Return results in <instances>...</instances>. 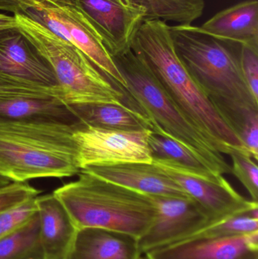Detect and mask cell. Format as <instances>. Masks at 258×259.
Listing matches in <instances>:
<instances>
[{"label": "cell", "mask_w": 258, "mask_h": 259, "mask_svg": "<svg viewBox=\"0 0 258 259\" xmlns=\"http://www.w3.org/2000/svg\"><path fill=\"white\" fill-rule=\"evenodd\" d=\"M36 202L45 258H66L78 228L53 193L36 196Z\"/></svg>", "instance_id": "e0dca14e"}, {"label": "cell", "mask_w": 258, "mask_h": 259, "mask_svg": "<svg viewBox=\"0 0 258 259\" xmlns=\"http://www.w3.org/2000/svg\"><path fill=\"white\" fill-rule=\"evenodd\" d=\"M11 183H12V181H9L7 178H4V177L0 175V188L5 187V186L9 185Z\"/></svg>", "instance_id": "1f68e13d"}, {"label": "cell", "mask_w": 258, "mask_h": 259, "mask_svg": "<svg viewBox=\"0 0 258 259\" xmlns=\"http://www.w3.org/2000/svg\"><path fill=\"white\" fill-rule=\"evenodd\" d=\"M65 259H145L139 238L112 230L83 228L77 230Z\"/></svg>", "instance_id": "2e32d148"}, {"label": "cell", "mask_w": 258, "mask_h": 259, "mask_svg": "<svg viewBox=\"0 0 258 259\" xmlns=\"http://www.w3.org/2000/svg\"><path fill=\"white\" fill-rule=\"evenodd\" d=\"M77 8L96 30L112 57L130 50L136 29L145 20L144 8L132 0H58Z\"/></svg>", "instance_id": "9c48e42d"}, {"label": "cell", "mask_w": 258, "mask_h": 259, "mask_svg": "<svg viewBox=\"0 0 258 259\" xmlns=\"http://www.w3.org/2000/svg\"><path fill=\"white\" fill-rule=\"evenodd\" d=\"M0 259H45L37 213L24 226L0 239Z\"/></svg>", "instance_id": "44dd1931"}, {"label": "cell", "mask_w": 258, "mask_h": 259, "mask_svg": "<svg viewBox=\"0 0 258 259\" xmlns=\"http://www.w3.org/2000/svg\"><path fill=\"white\" fill-rule=\"evenodd\" d=\"M152 133L113 131L80 123L74 132L80 170L88 166L151 163L148 137Z\"/></svg>", "instance_id": "52a82bcc"}, {"label": "cell", "mask_w": 258, "mask_h": 259, "mask_svg": "<svg viewBox=\"0 0 258 259\" xmlns=\"http://www.w3.org/2000/svg\"><path fill=\"white\" fill-rule=\"evenodd\" d=\"M244 146L253 159L258 160V113L253 115L245 123L240 134Z\"/></svg>", "instance_id": "f1b7e54d"}, {"label": "cell", "mask_w": 258, "mask_h": 259, "mask_svg": "<svg viewBox=\"0 0 258 259\" xmlns=\"http://www.w3.org/2000/svg\"><path fill=\"white\" fill-rule=\"evenodd\" d=\"M48 94L59 97L51 90L22 83L0 74V94Z\"/></svg>", "instance_id": "83f0119b"}, {"label": "cell", "mask_w": 258, "mask_h": 259, "mask_svg": "<svg viewBox=\"0 0 258 259\" xmlns=\"http://www.w3.org/2000/svg\"><path fill=\"white\" fill-rule=\"evenodd\" d=\"M0 11L12 12L14 15L19 14V0H0Z\"/></svg>", "instance_id": "f546056e"}, {"label": "cell", "mask_w": 258, "mask_h": 259, "mask_svg": "<svg viewBox=\"0 0 258 259\" xmlns=\"http://www.w3.org/2000/svg\"><path fill=\"white\" fill-rule=\"evenodd\" d=\"M200 27L218 39L258 47V2L246 0L224 9Z\"/></svg>", "instance_id": "ac0fdd59"}, {"label": "cell", "mask_w": 258, "mask_h": 259, "mask_svg": "<svg viewBox=\"0 0 258 259\" xmlns=\"http://www.w3.org/2000/svg\"><path fill=\"white\" fill-rule=\"evenodd\" d=\"M145 259H258V232L229 237H194L150 251Z\"/></svg>", "instance_id": "7c38bea8"}, {"label": "cell", "mask_w": 258, "mask_h": 259, "mask_svg": "<svg viewBox=\"0 0 258 259\" xmlns=\"http://www.w3.org/2000/svg\"><path fill=\"white\" fill-rule=\"evenodd\" d=\"M151 163L162 169L201 206L209 216L210 225L258 208V202L241 196L224 175L215 178H204L157 158H152Z\"/></svg>", "instance_id": "ba28073f"}, {"label": "cell", "mask_w": 258, "mask_h": 259, "mask_svg": "<svg viewBox=\"0 0 258 259\" xmlns=\"http://www.w3.org/2000/svg\"><path fill=\"white\" fill-rule=\"evenodd\" d=\"M257 232L258 208H254L248 212L230 216L207 225L191 237H236Z\"/></svg>", "instance_id": "603a6c76"}, {"label": "cell", "mask_w": 258, "mask_h": 259, "mask_svg": "<svg viewBox=\"0 0 258 259\" xmlns=\"http://www.w3.org/2000/svg\"><path fill=\"white\" fill-rule=\"evenodd\" d=\"M3 122L80 124L66 103L48 94H0V123Z\"/></svg>", "instance_id": "9a60e30c"}, {"label": "cell", "mask_w": 258, "mask_h": 259, "mask_svg": "<svg viewBox=\"0 0 258 259\" xmlns=\"http://www.w3.org/2000/svg\"><path fill=\"white\" fill-rule=\"evenodd\" d=\"M36 198L24 201L0 212V239L24 226L37 213Z\"/></svg>", "instance_id": "d4e9b609"}, {"label": "cell", "mask_w": 258, "mask_h": 259, "mask_svg": "<svg viewBox=\"0 0 258 259\" xmlns=\"http://www.w3.org/2000/svg\"><path fill=\"white\" fill-rule=\"evenodd\" d=\"M170 31L180 60L240 139L245 123L258 113V100L241 68L240 44L218 39L192 24L170 25Z\"/></svg>", "instance_id": "6da1fadb"}, {"label": "cell", "mask_w": 258, "mask_h": 259, "mask_svg": "<svg viewBox=\"0 0 258 259\" xmlns=\"http://www.w3.org/2000/svg\"><path fill=\"white\" fill-rule=\"evenodd\" d=\"M82 124L121 131H151L149 120L142 112L125 105L112 103L67 104Z\"/></svg>", "instance_id": "d6986e66"}, {"label": "cell", "mask_w": 258, "mask_h": 259, "mask_svg": "<svg viewBox=\"0 0 258 259\" xmlns=\"http://www.w3.org/2000/svg\"><path fill=\"white\" fill-rule=\"evenodd\" d=\"M240 64L244 78L254 98L258 100V47L241 45Z\"/></svg>", "instance_id": "4316f807"}, {"label": "cell", "mask_w": 258, "mask_h": 259, "mask_svg": "<svg viewBox=\"0 0 258 259\" xmlns=\"http://www.w3.org/2000/svg\"><path fill=\"white\" fill-rule=\"evenodd\" d=\"M144 8L145 20H160L177 23L179 25L192 24L204 12V0H132Z\"/></svg>", "instance_id": "ffe728a7"}, {"label": "cell", "mask_w": 258, "mask_h": 259, "mask_svg": "<svg viewBox=\"0 0 258 259\" xmlns=\"http://www.w3.org/2000/svg\"><path fill=\"white\" fill-rule=\"evenodd\" d=\"M0 74L51 90L61 99L60 88L51 65L18 27L0 31Z\"/></svg>", "instance_id": "8fae6325"}, {"label": "cell", "mask_w": 258, "mask_h": 259, "mask_svg": "<svg viewBox=\"0 0 258 259\" xmlns=\"http://www.w3.org/2000/svg\"><path fill=\"white\" fill-rule=\"evenodd\" d=\"M130 49L148 65L186 119L221 153L249 154L180 60L170 25L160 20H144Z\"/></svg>", "instance_id": "7a4b0ae2"}, {"label": "cell", "mask_w": 258, "mask_h": 259, "mask_svg": "<svg viewBox=\"0 0 258 259\" xmlns=\"http://www.w3.org/2000/svg\"><path fill=\"white\" fill-rule=\"evenodd\" d=\"M14 16L20 31L51 65L64 103L127 106L128 97L125 92L112 83L78 49L27 17L21 14Z\"/></svg>", "instance_id": "8992f818"}, {"label": "cell", "mask_w": 258, "mask_h": 259, "mask_svg": "<svg viewBox=\"0 0 258 259\" xmlns=\"http://www.w3.org/2000/svg\"><path fill=\"white\" fill-rule=\"evenodd\" d=\"M148 145L152 158L180 166L204 178H215L220 176L209 170V167L189 149L169 137L152 133L148 137Z\"/></svg>", "instance_id": "7402d4cb"}, {"label": "cell", "mask_w": 258, "mask_h": 259, "mask_svg": "<svg viewBox=\"0 0 258 259\" xmlns=\"http://www.w3.org/2000/svg\"><path fill=\"white\" fill-rule=\"evenodd\" d=\"M48 1L68 30V42L81 51L112 83L124 90L125 80L99 35L83 13L71 3L58 0Z\"/></svg>", "instance_id": "4fadbf2b"}, {"label": "cell", "mask_w": 258, "mask_h": 259, "mask_svg": "<svg viewBox=\"0 0 258 259\" xmlns=\"http://www.w3.org/2000/svg\"><path fill=\"white\" fill-rule=\"evenodd\" d=\"M79 124L0 123V175L12 183H24L80 173L74 139Z\"/></svg>", "instance_id": "3957f363"}, {"label": "cell", "mask_w": 258, "mask_h": 259, "mask_svg": "<svg viewBox=\"0 0 258 259\" xmlns=\"http://www.w3.org/2000/svg\"><path fill=\"white\" fill-rule=\"evenodd\" d=\"M15 27H18V24L15 16L0 13V31Z\"/></svg>", "instance_id": "4dcf8cb0"}, {"label": "cell", "mask_w": 258, "mask_h": 259, "mask_svg": "<svg viewBox=\"0 0 258 259\" xmlns=\"http://www.w3.org/2000/svg\"><path fill=\"white\" fill-rule=\"evenodd\" d=\"M151 196L156 205V216L148 231L139 239L144 255L189 238L210 225L205 211L192 198Z\"/></svg>", "instance_id": "30bf717a"}, {"label": "cell", "mask_w": 258, "mask_h": 259, "mask_svg": "<svg viewBox=\"0 0 258 259\" xmlns=\"http://www.w3.org/2000/svg\"><path fill=\"white\" fill-rule=\"evenodd\" d=\"M78 229L98 228L140 238L152 225L156 207L150 195L80 170L78 179L56 189Z\"/></svg>", "instance_id": "277c9868"}, {"label": "cell", "mask_w": 258, "mask_h": 259, "mask_svg": "<svg viewBox=\"0 0 258 259\" xmlns=\"http://www.w3.org/2000/svg\"><path fill=\"white\" fill-rule=\"evenodd\" d=\"M112 59L125 80L124 92L149 120L153 134L178 142L216 175H231L223 154L186 119L141 58L130 49Z\"/></svg>", "instance_id": "5b68a950"}, {"label": "cell", "mask_w": 258, "mask_h": 259, "mask_svg": "<svg viewBox=\"0 0 258 259\" xmlns=\"http://www.w3.org/2000/svg\"><path fill=\"white\" fill-rule=\"evenodd\" d=\"M80 170L151 196L189 197L180 186L152 163L88 166Z\"/></svg>", "instance_id": "5bb4252c"}, {"label": "cell", "mask_w": 258, "mask_h": 259, "mask_svg": "<svg viewBox=\"0 0 258 259\" xmlns=\"http://www.w3.org/2000/svg\"><path fill=\"white\" fill-rule=\"evenodd\" d=\"M40 192L27 183H11L0 188V212L39 196Z\"/></svg>", "instance_id": "484cf974"}, {"label": "cell", "mask_w": 258, "mask_h": 259, "mask_svg": "<svg viewBox=\"0 0 258 259\" xmlns=\"http://www.w3.org/2000/svg\"><path fill=\"white\" fill-rule=\"evenodd\" d=\"M233 165L231 175H234L251 196V200L258 202L257 164L248 153L235 152L230 155Z\"/></svg>", "instance_id": "cb8c5ba5"}]
</instances>
